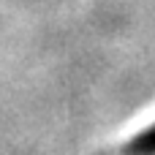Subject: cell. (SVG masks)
Segmentation results:
<instances>
[{
  "instance_id": "6da1fadb",
  "label": "cell",
  "mask_w": 155,
  "mask_h": 155,
  "mask_svg": "<svg viewBox=\"0 0 155 155\" xmlns=\"http://www.w3.org/2000/svg\"><path fill=\"white\" fill-rule=\"evenodd\" d=\"M125 155H155V125L150 131L139 134V136L125 147Z\"/></svg>"
}]
</instances>
